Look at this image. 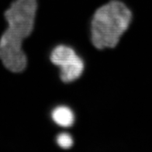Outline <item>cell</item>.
Returning <instances> with one entry per match:
<instances>
[{
	"mask_svg": "<svg viewBox=\"0 0 152 152\" xmlns=\"http://www.w3.org/2000/svg\"><path fill=\"white\" fill-rule=\"evenodd\" d=\"M37 9V0H16L5 12L8 28L0 39V60L10 72L19 73L26 68L22 43L34 30Z\"/></svg>",
	"mask_w": 152,
	"mask_h": 152,
	"instance_id": "cell-1",
	"label": "cell"
},
{
	"mask_svg": "<svg viewBox=\"0 0 152 152\" xmlns=\"http://www.w3.org/2000/svg\"><path fill=\"white\" fill-rule=\"evenodd\" d=\"M132 13L123 2L113 0L96 10L91 23V40L97 49L113 48L130 26Z\"/></svg>",
	"mask_w": 152,
	"mask_h": 152,
	"instance_id": "cell-2",
	"label": "cell"
},
{
	"mask_svg": "<svg viewBox=\"0 0 152 152\" xmlns=\"http://www.w3.org/2000/svg\"><path fill=\"white\" fill-rule=\"evenodd\" d=\"M60 78L62 82H72L78 79L84 70V62L81 58L76 57L69 64L60 68Z\"/></svg>",
	"mask_w": 152,
	"mask_h": 152,
	"instance_id": "cell-3",
	"label": "cell"
},
{
	"mask_svg": "<svg viewBox=\"0 0 152 152\" xmlns=\"http://www.w3.org/2000/svg\"><path fill=\"white\" fill-rule=\"evenodd\" d=\"M52 120L61 127H70L75 122V115L72 110L67 106H58L51 113Z\"/></svg>",
	"mask_w": 152,
	"mask_h": 152,
	"instance_id": "cell-5",
	"label": "cell"
},
{
	"mask_svg": "<svg viewBox=\"0 0 152 152\" xmlns=\"http://www.w3.org/2000/svg\"><path fill=\"white\" fill-rule=\"evenodd\" d=\"M57 144L63 149H69L73 145V138L70 134L62 133L57 137Z\"/></svg>",
	"mask_w": 152,
	"mask_h": 152,
	"instance_id": "cell-6",
	"label": "cell"
},
{
	"mask_svg": "<svg viewBox=\"0 0 152 152\" xmlns=\"http://www.w3.org/2000/svg\"><path fill=\"white\" fill-rule=\"evenodd\" d=\"M78 56L72 48L60 45L54 48L50 54V61L59 68L64 66Z\"/></svg>",
	"mask_w": 152,
	"mask_h": 152,
	"instance_id": "cell-4",
	"label": "cell"
}]
</instances>
